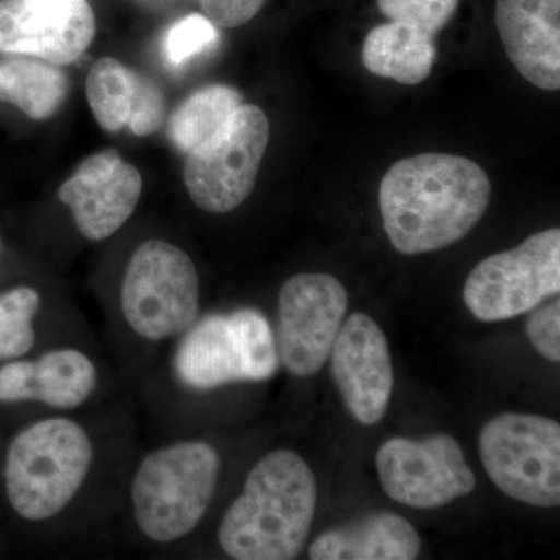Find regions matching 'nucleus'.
<instances>
[{
	"label": "nucleus",
	"mask_w": 560,
	"mask_h": 560,
	"mask_svg": "<svg viewBox=\"0 0 560 560\" xmlns=\"http://www.w3.org/2000/svg\"><path fill=\"white\" fill-rule=\"evenodd\" d=\"M488 173L477 162L448 153H423L390 165L378 205L390 245L418 256L463 241L490 202Z\"/></svg>",
	"instance_id": "f257e3e1"
},
{
	"label": "nucleus",
	"mask_w": 560,
	"mask_h": 560,
	"mask_svg": "<svg viewBox=\"0 0 560 560\" xmlns=\"http://www.w3.org/2000/svg\"><path fill=\"white\" fill-rule=\"evenodd\" d=\"M318 503L315 474L301 455L275 451L249 470L242 495L219 528L221 550L235 560L296 559Z\"/></svg>",
	"instance_id": "f03ea898"
},
{
	"label": "nucleus",
	"mask_w": 560,
	"mask_h": 560,
	"mask_svg": "<svg viewBox=\"0 0 560 560\" xmlns=\"http://www.w3.org/2000/svg\"><path fill=\"white\" fill-rule=\"evenodd\" d=\"M221 460L205 441H183L149 453L136 470L131 503L147 539L171 544L197 529L208 512Z\"/></svg>",
	"instance_id": "7ed1b4c3"
},
{
	"label": "nucleus",
	"mask_w": 560,
	"mask_h": 560,
	"mask_svg": "<svg viewBox=\"0 0 560 560\" xmlns=\"http://www.w3.org/2000/svg\"><path fill=\"white\" fill-rule=\"evenodd\" d=\"M94 445L75 420L50 418L21 431L9 448L5 486L11 508L28 522L57 517L83 488Z\"/></svg>",
	"instance_id": "20e7f679"
},
{
	"label": "nucleus",
	"mask_w": 560,
	"mask_h": 560,
	"mask_svg": "<svg viewBox=\"0 0 560 560\" xmlns=\"http://www.w3.org/2000/svg\"><path fill=\"white\" fill-rule=\"evenodd\" d=\"M279 364L270 323L256 308L195 320L176 353L179 381L198 390L265 382L278 372Z\"/></svg>",
	"instance_id": "39448f33"
},
{
	"label": "nucleus",
	"mask_w": 560,
	"mask_h": 560,
	"mask_svg": "<svg viewBox=\"0 0 560 560\" xmlns=\"http://www.w3.org/2000/svg\"><path fill=\"white\" fill-rule=\"evenodd\" d=\"M200 294V276L189 254L168 242L147 241L128 261L121 312L143 340H171L197 320Z\"/></svg>",
	"instance_id": "423d86ee"
},
{
	"label": "nucleus",
	"mask_w": 560,
	"mask_h": 560,
	"mask_svg": "<svg viewBox=\"0 0 560 560\" xmlns=\"http://www.w3.org/2000/svg\"><path fill=\"white\" fill-rule=\"evenodd\" d=\"M478 451L490 481L504 495L537 508L559 506V422L504 412L482 427Z\"/></svg>",
	"instance_id": "0eeeda50"
},
{
	"label": "nucleus",
	"mask_w": 560,
	"mask_h": 560,
	"mask_svg": "<svg viewBox=\"0 0 560 560\" xmlns=\"http://www.w3.org/2000/svg\"><path fill=\"white\" fill-rule=\"evenodd\" d=\"M559 291L560 230L552 228L481 260L467 278L463 298L475 318L497 323L534 311Z\"/></svg>",
	"instance_id": "6e6552de"
},
{
	"label": "nucleus",
	"mask_w": 560,
	"mask_h": 560,
	"mask_svg": "<svg viewBox=\"0 0 560 560\" xmlns=\"http://www.w3.org/2000/svg\"><path fill=\"white\" fill-rule=\"evenodd\" d=\"M268 140L267 114L243 103L219 139L187 154L184 183L191 201L219 215L237 209L256 186Z\"/></svg>",
	"instance_id": "1a4fd4ad"
},
{
	"label": "nucleus",
	"mask_w": 560,
	"mask_h": 560,
	"mask_svg": "<svg viewBox=\"0 0 560 560\" xmlns=\"http://www.w3.org/2000/svg\"><path fill=\"white\" fill-rule=\"evenodd\" d=\"M348 291L326 272H302L283 283L278 300L279 361L296 377L323 370L348 312Z\"/></svg>",
	"instance_id": "9d476101"
},
{
	"label": "nucleus",
	"mask_w": 560,
	"mask_h": 560,
	"mask_svg": "<svg viewBox=\"0 0 560 560\" xmlns=\"http://www.w3.org/2000/svg\"><path fill=\"white\" fill-rule=\"evenodd\" d=\"M386 495L416 510H436L469 495L477 477L464 458L458 441L448 434L423 440L393 438L375 456Z\"/></svg>",
	"instance_id": "9b49d317"
},
{
	"label": "nucleus",
	"mask_w": 560,
	"mask_h": 560,
	"mask_svg": "<svg viewBox=\"0 0 560 560\" xmlns=\"http://www.w3.org/2000/svg\"><path fill=\"white\" fill-rule=\"evenodd\" d=\"M95 36L86 0H0V51L66 66Z\"/></svg>",
	"instance_id": "f8f14e48"
},
{
	"label": "nucleus",
	"mask_w": 560,
	"mask_h": 560,
	"mask_svg": "<svg viewBox=\"0 0 560 560\" xmlns=\"http://www.w3.org/2000/svg\"><path fill=\"white\" fill-rule=\"evenodd\" d=\"M335 385L352 418L374 425L385 418L394 388L393 360L382 327L355 313L342 323L330 350Z\"/></svg>",
	"instance_id": "ddd939ff"
},
{
	"label": "nucleus",
	"mask_w": 560,
	"mask_h": 560,
	"mask_svg": "<svg viewBox=\"0 0 560 560\" xmlns=\"http://www.w3.org/2000/svg\"><path fill=\"white\" fill-rule=\"evenodd\" d=\"M140 195L142 176L116 150L86 158L58 190L77 230L91 242L116 234L138 208Z\"/></svg>",
	"instance_id": "4468645a"
},
{
	"label": "nucleus",
	"mask_w": 560,
	"mask_h": 560,
	"mask_svg": "<svg viewBox=\"0 0 560 560\" xmlns=\"http://www.w3.org/2000/svg\"><path fill=\"white\" fill-rule=\"evenodd\" d=\"M495 24L523 79L545 91L560 88V0H497Z\"/></svg>",
	"instance_id": "2eb2a0df"
},
{
	"label": "nucleus",
	"mask_w": 560,
	"mask_h": 560,
	"mask_svg": "<svg viewBox=\"0 0 560 560\" xmlns=\"http://www.w3.org/2000/svg\"><path fill=\"white\" fill-rule=\"evenodd\" d=\"M98 374L94 361L79 349H55L35 361H11L0 368V401H40L58 410H73L95 388Z\"/></svg>",
	"instance_id": "dca6fc26"
},
{
	"label": "nucleus",
	"mask_w": 560,
	"mask_h": 560,
	"mask_svg": "<svg viewBox=\"0 0 560 560\" xmlns=\"http://www.w3.org/2000/svg\"><path fill=\"white\" fill-rule=\"evenodd\" d=\"M419 555L418 530L394 512H377L327 530L308 548L312 560H412Z\"/></svg>",
	"instance_id": "f3484780"
},
{
	"label": "nucleus",
	"mask_w": 560,
	"mask_h": 560,
	"mask_svg": "<svg viewBox=\"0 0 560 560\" xmlns=\"http://www.w3.org/2000/svg\"><path fill=\"white\" fill-rule=\"evenodd\" d=\"M361 60L374 75L416 86L433 70L436 44L429 33L389 21L368 33Z\"/></svg>",
	"instance_id": "a211bd4d"
},
{
	"label": "nucleus",
	"mask_w": 560,
	"mask_h": 560,
	"mask_svg": "<svg viewBox=\"0 0 560 560\" xmlns=\"http://www.w3.org/2000/svg\"><path fill=\"white\" fill-rule=\"evenodd\" d=\"M68 92V75L57 65L22 55L0 60V102L16 106L33 120L54 116Z\"/></svg>",
	"instance_id": "6ab92c4d"
},
{
	"label": "nucleus",
	"mask_w": 560,
	"mask_h": 560,
	"mask_svg": "<svg viewBox=\"0 0 560 560\" xmlns=\"http://www.w3.org/2000/svg\"><path fill=\"white\" fill-rule=\"evenodd\" d=\"M243 105L241 92L228 84H210L191 94L168 120V138L183 153L209 145L230 127Z\"/></svg>",
	"instance_id": "aec40b11"
},
{
	"label": "nucleus",
	"mask_w": 560,
	"mask_h": 560,
	"mask_svg": "<svg viewBox=\"0 0 560 560\" xmlns=\"http://www.w3.org/2000/svg\"><path fill=\"white\" fill-rule=\"evenodd\" d=\"M149 77L140 75L116 58H101L92 65L86 80V95L95 120L105 131L128 127L138 108Z\"/></svg>",
	"instance_id": "412c9836"
},
{
	"label": "nucleus",
	"mask_w": 560,
	"mask_h": 560,
	"mask_svg": "<svg viewBox=\"0 0 560 560\" xmlns=\"http://www.w3.org/2000/svg\"><path fill=\"white\" fill-rule=\"evenodd\" d=\"M39 308V293L32 287H18L0 296V360H16L31 352L36 341L33 320Z\"/></svg>",
	"instance_id": "4be33fe9"
},
{
	"label": "nucleus",
	"mask_w": 560,
	"mask_h": 560,
	"mask_svg": "<svg viewBox=\"0 0 560 560\" xmlns=\"http://www.w3.org/2000/svg\"><path fill=\"white\" fill-rule=\"evenodd\" d=\"M459 0H377L383 16L436 36L452 21Z\"/></svg>",
	"instance_id": "5701e85b"
},
{
	"label": "nucleus",
	"mask_w": 560,
	"mask_h": 560,
	"mask_svg": "<svg viewBox=\"0 0 560 560\" xmlns=\"http://www.w3.org/2000/svg\"><path fill=\"white\" fill-rule=\"evenodd\" d=\"M219 38L217 25L205 14H189L168 31L165 36V54L172 65H184L209 47L215 46Z\"/></svg>",
	"instance_id": "b1692460"
},
{
	"label": "nucleus",
	"mask_w": 560,
	"mask_h": 560,
	"mask_svg": "<svg viewBox=\"0 0 560 560\" xmlns=\"http://www.w3.org/2000/svg\"><path fill=\"white\" fill-rule=\"evenodd\" d=\"M526 335L530 345L544 359L559 363L560 361V301L540 308H534L526 323Z\"/></svg>",
	"instance_id": "393cba45"
},
{
	"label": "nucleus",
	"mask_w": 560,
	"mask_h": 560,
	"mask_svg": "<svg viewBox=\"0 0 560 560\" xmlns=\"http://www.w3.org/2000/svg\"><path fill=\"white\" fill-rule=\"evenodd\" d=\"M208 20L217 27L234 28L246 24L259 13L267 0H198Z\"/></svg>",
	"instance_id": "a878e982"
}]
</instances>
